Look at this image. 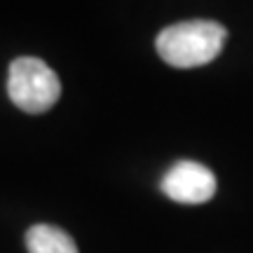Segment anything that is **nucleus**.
Wrapping results in <instances>:
<instances>
[{"label":"nucleus","instance_id":"obj_4","mask_svg":"<svg viewBox=\"0 0 253 253\" xmlns=\"http://www.w3.org/2000/svg\"><path fill=\"white\" fill-rule=\"evenodd\" d=\"M26 249L28 253H78V246L68 232L61 227L38 223L26 230Z\"/></svg>","mask_w":253,"mask_h":253},{"label":"nucleus","instance_id":"obj_2","mask_svg":"<svg viewBox=\"0 0 253 253\" xmlns=\"http://www.w3.org/2000/svg\"><path fill=\"white\" fill-rule=\"evenodd\" d=\"M7 94L19 110L40 115L59 101L61 82L59 75L38 56H19L9 63Z\"/></svg>","mask_w":253,"mask_h":253},{"label":"nucleus","instance_id":"obj_1","mask_svg":"<svg viewBox=\"0 0 253 253\" xmlns=\"http://www.w3.org/2000/svg\"><path fill=\"white\" fill-rule=\"evenodd\" d=\"M227 31L218 21L192 19L171 24L155 40L157 54L173 68H197L211 63L225 45Z\"/></svg>","mask_w":253,"mask_h":253},{"label":"nucleus","instance_id":"obj_3","mask_svg":"<svg viewBox=\"0 0 253 253\" xmlns=\"http://www.w3.org/2000/svg\"><path fill=\"white\" fill-rule=\"evenodd\" d=\"M162 192L178 204H207L216 195V176L199 162L181 160L164 173L160 183Z\"/></svg>","mask_w":253,"mask_h":253}]
</instances>
